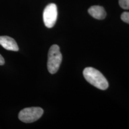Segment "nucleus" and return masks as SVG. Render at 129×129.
Returning <instances> with one entry per match:
<instances>
[{
    "instance_id": "1",
    "label": "nucleus",
    "mask_w": 129,
    "mask_h": 129,
    "mask_svg": "<svg viewBox=\"0 0 129 129\" xmlns=\"http://www.w3.org/2000/svg\"><path fill=\"white\" fill-rule=\"evenodd\" d=\"M85 80L95 87L105 90L108 88V82L104 75L97 69L91 67L85 68L83 71Z\"/></svg>"
},
{
    "instance_id": "2",
    "label": "nucleus",
    "mask_w": 129,
    "mask_h": 129,
    "mask_svg": "<svg viewBox=\"0 0 129 129\" xmlns=\"http://www.w3.org/2000/svg\"><path fill=\"white\" fill-rule=\"evenodd\" d=\"M62 61L60 48L56 44L52 45L48 53L47 68L50 73L54 74L57 72Z\"/></svg>"
},
{
    "instance_id": "3",
    "label": "nucleus",
    "mask_w": 129,
    "mask_h": 129,
    "mask_svg": "<svg viewBox=\"0 0 129 129\" xmlns=\"http://www.w3.org/2000/svg\"><path fill=\"white\" fill-rule=\"evenodd\" d=\"M44 111L40 107H30L22 109L19 112V119L25 123L36 121L43 115Z\"/></svg>"
},
{
    "instance_id": "4",
    "label": "nucleus",
    "mask_w": 129,
    "mask_h": 129,
    "mask_svg": "<svg viewBox=\"0 0 129 129\" xmlns=\"http://www.w3.org/2000/svg\"><path fill=\"white\" fill-rule=\"evenodd\" d=\"M57 18V8L55 4L47 5L43 12V20L47 28H51L55 25Z\"/></svg>"
},
{
    "instance_id": "5",
    "label": "nucleus",
    "mask_w": 129,
    "mask_h": 129,
    "mask_svg": "<svg viewBox=\"0 0 129 129\" xmlns=\"http://www.w3.org/2000/svg\"><path fill=\"white\" fill-rule=\"evenodd\" d=\"M0 45L7 50H19V47L15 40L9 36H0Z\"/></svg>"
},
{
    "instance_id": "6",
    "label": "nucleus",
    "mask_w": 129,
    "mask_h": 129,
    "mask_svg": "<svg viewBox=\"0 0 129 129\" xmlns=\"http://www.w3.org/2000/svg\"><path fill=\"white\" fill-rule=\"evenodd\" d=\"M88 13L94 18L98 20H102L105 18L106 13L104 8L99 6H93L89 8Z\"/></svg>"
},
{
    "instance_id": "7",
    "label": "nucleus",
    "mask_w": 129,
    "mask_h": 129,
    "mask_svg": "<svg viewBox=\"0 0 129 129\" xmlns=\"http://www.w3.org/2000/svg\"><path fill=\"white\" fill-rule=\"evenodd\" d=\"M119 4L122 9L129 10V0H119Z\"/></svg>"
},
{
    "instance_id": "8",
    "label": "nucleus",
    "mask_w": 129,
    "mask_h": 129,
    "mask_svg": "<svg viewBox=\"0 0 129 129\" xmlns=\"http://www.w3.org/2000/svg\"><path fill=\"white\" fill-rule=\"evenodd\" d=\"M121 19L123 22L129 24V12H124L122 13L121 16Z\"/></svg>"
},
{
    "instance_id": "9",
    "label": "nucleus",
    "mask_w": 129,
    "mask_h": 129,
    "mask_svg": "<svg viewBox=\"0 0 129 129\" xmlns=\"http://www.w3.org/2000/svg\"><path fill=\"white\" fill-rule=\"evenodd\" d=\"M5 63V60L4 57L0 54V65H3Z\"/></svg>"
}]
</instances>
